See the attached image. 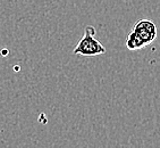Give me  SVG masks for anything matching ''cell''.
Instances as JSON below:
<instances>
[{"mask_svg": "<svg viewBox=\"0 0 160 148\" xmlns=\"http://www.w3.org/2000/svg\"><path fill=\"white\" fill-rule=\"evenodd\" d=\"M73 53L75 55L88 56V57L106 54V48L96 38V28L94 26L92 25L85 26L83 38L77 42Z\"/></svg>", "mask_w": 160, "mask_h": 148, "instance_id": "6da1fadb", "label": "cell"}, {"mask_svg": "<svg viewBox=\"0 0 160 148\" xmlns=\"http://www.w3.org/2000/svg\"><path fill=\"white\" fill-rule=\"evenodd\" d=\"M126 47L129 50H139V49H142V48H144L145 46H144V43L142 42L135 34L133 33V32H131V33L128 34V37H127Z\"/></svg>", "mask_w": 160, "mask_h": 148, "instance_id": "3957f363", "label": "cell"}, {"mask_svg": "<svg viewBox=\"0 0 160 148\" xmlns=\"http://www.w3.org/2000/svg\"><path fill=\"white\" fill-rule=\"evenodd\" d=\"M131 32L135 34L144 43V46L152 43L157 38V26L154 22L150 19H140L139 22H136Z\"/></svg>", "mask_w": 160, "mask_h": 148, "instance_id": "7a4b0ae2", "label": "cell"}]
</instances>
